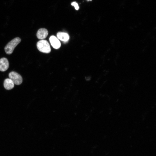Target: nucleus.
Wrapping results in <instances>:
<instances>
[{
  "label": "nucleus",
  "mask_w": 156,
  "mask_h": 156,
  "mask_svg": "<svg viewBox=\"0 0 156 156\" xmlns=\"http://www.w3.org/2000/svg\"><path fill=\"white\" fill-rule=\"evenodd\" d=\"M49 41L52 46L55 49H58L61 46V43L57 38L54 36L49 38Z\"/></svg>",
  "instance_id": "4"
},
{
  "label": "nucleus",
  "mask_w": 156,
  "mask_h": 156,
  "mask_svg": "<svg viewBox=\"0 0 156 156\" xmlns=\"http://www.w3.org/2000/svg\"><path fill=\"white\" fill-rule=\"evenodd\" d=\"M3 85L4 87L6 89L10 90L14 88V83L11 79L10 78H7L4 81Z\"/></svg>",
  "instance_id": "7"
},
{
  "label": "nucleus",
  "mask_w": 156,
  "mask_h": 156,
  "mask_svg": "<svg viewBox=\"0 0 156 156\" xmlns=\"http://www.w3.org/2000/svg\"><path fill=\"white\" fill-rule=\"evenodd\" d=\"M38 49L40 52L49 53L51 51V49L48 42L46 40H41L38 41L36 44Z\"/></svg>",
  "instance_id": "2"
},
{
  "label": "nucleus",
  "mask_w": 156,
  "mask_h": 156,
  "mask_svg": "<svg viewBox=\"0 0 156 156\" xmlns=\"http://www.w3.org/2000/svg\"><path fill=\"white\" fill-rule=\"evenodd\" d=\"M21 39L16 37L10 41L6 45L4 48L5 51L7 54H12L15 47L21 42Z\"/></svg>",
  "instance_id": "1"
},
{
  "label": "nucleus",
  "mask_w": 156,
  "mask_h": 156,
  "mask_svg": "<svg viewBox=\"0 0 156 156\" xmlns=\"http://www.w3.org/2000/svg\"><path fill=\"white\" fill-rule=\"evenodd\" d=\"M9 77L16 85H19L22 82L23 79L21 76L15 72H10L9 74Z\"/></svg>",
  "instance_id": "3"
},
{
  "label": "nucleus",
  "mask_w": 156,
  "mask_h": 156,
  "mask_svg": "<svg viewBox=\"0 0 156 156\" xmlns=\"http://www.w3.org/2000/svg\"><path fill=\"white\" fill-rule=\"evenodd\" d=\"M48 34L47 30L44 28L39 29L37 31L36 36L39 39L43 40L47 36Z\"/></svg>",
  "instance_id": "6"
},
{
  "label": "nucleus",
  "mask_w": 156,
  "mask_h": 156,
  "mask_svg": "<svg viewBox=\"0 0 156 156\" xmlns=\"http://www.w3.org/2000/svg\"><path fill=\"white\" fill-rule=\"evenodd\" d=\"M71 5L72 6H73L77 10H78L79 8V6L78 3L75 2H73L72 3Z\"/></svg>",
  "instance_id": "9"
},
{
  "label": "nucleus",
  "mask_w": 156,
  "mask_h": 156,
  "mask_svg": "<svg viewBox=\"0 0 156 156\" xmlns=\"http://www.w3.org/2000/svg\"><path fill=\"white\" fill-rule=\"evenodd\" d=\"M57 38L64 42L68 41L69 39V35L66 33L59 32L57 34Z\"/></svg>",
  "instance_id": "8"
},
{
  "label": "nucleus",
  "mask_w": 156,
  "mask_h": 156,
  "mask_svg": "<svg viewBox=\"0 0 156 156\" xmlns=\"http://www.w3.org/2000/svg\"><path fill=\"white\" fill-rule=\"evenodd\" d=\"M87 0L88 1H92V0Z\"/></svg>",
  "instance_id": "10"
},
{
  "label": "nucleus",
  "mask_w": 156,
  "mask_h": 156,
  "mask_svg": "<svg viewBox=\"0 0 156 156\" xmlns=\"http://www.w3.org/2000/svg\"><path fill=\"white\" fill-rule=\"evenodd\" d=\"M9 63L8 59L5 57L0 59V71L2 72L7 70L8 68Z\"/></svg>",
  "instance_id": "5"
}]
</instances>
